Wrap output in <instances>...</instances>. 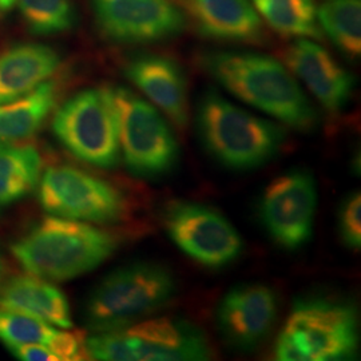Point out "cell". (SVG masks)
Instances as JSON below:
<instances>
[{"label": "cell", "instance_id": "1", "mask_svg": "<svg viewBox=\"0 0 361 361\" xmlns=\"http://www.w3.org/2000/svg\"><path fill=\"white\" fill-rule=\"evenodd\" d=\"M202 68L243 102L298 131H312L319 116L295 75L280 61L257 52L207 51Z\"/></svg>", "mask_w": 361, "mask_h": 361}, {"label": "cell", "instance_id": "2", "mask_svg": "<svg viewBox=\"0 0 361 361\" xmlns=\"http://www.w3.org/2000/svg\"><path fill=\"white\" fill-rule=\"evenodd\" d=\"M116 249V237L90 222L50 216L40 219L11 246L30 274L68 281L102 265Z\"/></svg>", "mask_w": 361, "mask_h": 361}, {"label": "cell", "instance_id": "3", "mask_svg": "<svg viewBox=\"0 0 361 361\" xmlns=\"http://www.w3.org/2000/svg\"><path fill=\"white\" fill-rule=\"evenodd\" d=\"M195 126L207 154L232 170L267 165L286 138L281 126L247 113L214 90L204 92L198 101Z\"/></svg>", "mask_w": 361, "mask_h": 361}, {"label": "cell", "instance_id": "4", "mask_svg": "<svg viewBox=\"0 0 361 361\" xmlns=\"http://www.w3.org/2000/svg\"><path fill=\"white\" fill-rule=\"evenodd\" d=\"M356 310L344 301L310 297L296 301L276 341L281 361L347 360L359 347Z\"/></svg>", "mask_w": 361, "mask_h": 361}, {"label": "cell", "instance_id": "5", "mask_svg": "<svg viewBox=\"0 0 361 361\" xmlns=\"http://www.w3.org/2000/svg\"><path fill=\"white\" fill-rule=\"evenodd\" d=\"M176 290L173 273L161 264L135 262L118 268L91 292L86 324L95 334L125 328L164 308Z\"/></svg>", "mask_w": 361, "mask_h": 361}, {"label": "cell", "instance_id": "6", "mask_svg": "<svg viewBox=\"0 0 361 361\" xmlns=\"http://www.w3.org/2000/svg\"><path fill=\"white\" fill-rule=\"evenodd\" d=\"M86 352L94 360L198 361L210 359L212 347L193 324L158 317L91 336Z\"/></svg>", "mask_w": 361, "mask_h": 361}, {"label": "cell", "instance_id": "7", "mask_svg": "<svg viewBox=\"0 0 361 361\" xmlns=\"http://www.w3.org/2000/svg\"><path fill=\"white\" fill-rule=\"evenodd\" d=\"M118 119L119 147L130 173L158 178L180 161V145L165 118L153 104L126 87L111 89Z\"/></svg>", "mask_w": 361, "mask_h": 361}, {"label": "cell", "instance_id": "8", "mask_svg": "<svg viewBox=\"0 0 361 361\" xmlns=\"http://www.w3.org/2000/svg\"><path fill=\"white\" fill-rule=\"evenodd\" d=\"M51 128L79 161L102 169L118 165L121 147L111 89L79 91L56 110Z\"/></svg>", "mask_w": 361, "mask_h": 361}, {"label": "cell", "instance_id": "9", "mask_svg": "<svg viewBox=\"0 0 361 361\" xmlns=\"http://www.w3.org/2000/svg\"><path fill=\"white\" fill-rule=\"evenodd\" d=\"M38 186L40 207L56 217L111 224L126 209L123 195L111 183L70 165L46 169Z\"/></svg>", "mask_w": 361, "mask_h": 361}, {"label": "cell", "instance_id": "10", "mask_svg": "<svg viewBox=\"0 0 361 361\" xmlns=\"http://www.w3.org/2000/svg\"><path fill=\"white\" fill-rule=\"evenodd\" d=\"M164 225L180 252L207 268L219 269L232 264L244 249L232 224L205 205L170 202L164 212Z\"/></svg>", "mask_w": 361, "mask_h": 361}, {"label": "cell", "instance_id": "11", "mask_svg": "<svg viewBox=\"0 0 361 361\" xmlns=\"http://www.w3.org/2000/svg\"><path fill=\"white\" fill-rule=\"evenodd\" d=\"M317 209V186L305 170L271 180L259 201V219L271 240L295 252L310 243Z\"/></svg>", "mask_w": 361, "mask_h": 361}, {"label": "cell", "instance_id": "12", "mask_svg": "<svg viewBox=\"0 0 361 361\" xmlns=\"http://www.w3.org/2000/svg\"><path fill=\"white\" fill-rule=\"evenodd\" d=\"M104 38L118 44H152L176 38L186 16L176 0H90Z\"/></svg>", "mask_w": 361, "mask_h": 361}, {"label": "cell", "instance_id": "13", "mask_svg": "<svg viewBox=\"0 0 361 361\" xmlns=\"http://www.w3.org/2000/svg\"><path fill=\"white\" fill-rule=\"evenodd\" d=\"M279 312V298L271 286L243 284L219 301L216 322L224 340L240 350H252L271 332Z\"/></svg>", "mask_w": 361, "mask_h": 361}, {"label": "cell", "instance_id": "14", "mask_svg": "<svg viewBox=\"0 0 361 361\" xmlns=\"http://www.w3.org/2000/svg\"><path fill=\"white\" fill-rule=\"evenodd\" d=\"M283 55L288 68L326 111L336 114L348 104L355 78L319 43L312 39H296Z\"/></svg>", "mask_w": 361, "mask_h": 361}, {"label": "cell", "instance_id": "15", "mask_svg": "<svg viewBox=\"0 0 361 361\" xmlns=\"http://www.w3.org/2000/svg\"><path fill=\"white\" fill-rule=\"evenodd\" d=\"M125 77L142 91L178 128L189 119L188 79L173 58L159 54H140L130 58L123 68Z\"/></svg>", "mask_w": 361, "mask_h": 361}, {"label": "cell", "instance_id": "16", "mask_svg": "<svg viewBox=\"0 0 361 361\" xmlns=\"http://www.w3.org/2000/svg\"><path fill=\"white\" fill-rule=\"evenodd\" d=\"M186 20L205 38L224 42H261L265 32L250 0H176Z\"/></svg>", "mask_w": 361, "mask_h": 361}, {"label": "cell", "instance_id": "17", "mask_svg": "<svg viewBox=\"0 0 361 361\" xmlns=\"http://www.w3.org/2000/svg\"><path fill=\"white\" fill-rule=\"evenodd\" d=\"M62 65L59 52L39 43L16 44L0 54V104L19 99L49 80Z\"/></svg>", "mask_w": 361, "mask_h": 361}, {"label": "cell", "instance_id": "18", "mask_svg": "<svg viewBox=\"0 0 361 361\" xmlns=\"http://www.w3.org/2000/svg\"><path fill=\"white\" fill-rule=\"evenodd\" d=\"M0 308L25 313L62 329L73 326L70 305L62 290L30 273L0 286Z\"/></svg>", "mask_w": 361, "mask_h": 361}, {"label": "cell", "instance_id": "19", "mask_svg": "<svg viewBox=\"0 0 361 361\" xmlns=\"http://www.w3.org/2000/svg\"><path fill=\"white\" fill-rule=\"evenodd\" d=\"M0 341L4 345H46L59 360H82L87 356L86 341L75 332L56 329L51 324L25 313L0 308Z\"/></svg>", "mask_w": 361, "mask_h": 361}, {"label": "cell", "instance_id": "20", "mask_svg": "<svg viewBox=\"0 0 361 361\" xmlns=\"http://www.w3.org/2000/svg\"><path fill=\"white\" fill-rule=\"evenodd\" d=\"M59 101V86L46 80L25 97L0 104V143H16L34 137Z\"/></svg>", "mask_w": 361, "mask_h": 361}, {"label": "cell", "instance_id": "21", "mask_svg": "<svg viewBox=\"0 0 361 361\" xmlns=\"http://www.w3.org/2000/svg\"><path fill=\"white\" fill-rule=\"evenodd\" d=\"M40 173L42 158L34 146L0 143V213L32 193Z\"/></svg>", "mask_w": 361, "mask_h": 361}, {"label": "cell", "instance_id": "22", "mask_svg": "<svg viewBox=\"0 0 361 361\" xmlns=\"http://www.w3.org/2000/svg\"><path fill=\"white\" fill-rule=\"evenodd\" d=\"M259 18L289 38L322 39L314 0H250Z\"/></svg>", "mask_w": 361, "mask_h": 361}, {"label": "cell", "instance_id": "23", "mask_svg": "<svg viewBox=\"0 0 361 361\" xmlns=\"http://www.w3.org/2000/svg\"><path fill=\"white\" fill-rule=\"evenodd\" d=\"M323 32L349 58L361 52V0H323L317 7Z\"/></svg>", "mask_w": 361, "mask_h": 361}, {"label": "cell", "instance_id": "24", "mask_svg": "<svg viewBox=\"0 0 361 361\" xmlns=\"http://www.w3.org/2000/svg\"><path fill=\"white\" fill-rule=\"evenodd\" d=\"M16 4L25 26L32 35H58L77 25L73 0H18Z\"/></svg>", "mask_w": 361, "mask_h": 361}, {"label": "cell", "instance_id": "25", "mask_svg": "<svg viewBox=\"0 0 361 361\" xmlns=\"http://www.w3.org/2000/svg\"><path fill=\"white\" fill-rule=\"evenodd\" d=\"M338 234L344 245L357 250L361 246L360 192L348 194L341 202L337 219Z\"/></svg>", "mask_w": 361, "mask_h": 361}, {"label": "cell", "instance_id": "26", "mask_svg": "<svg viewBox=\"0 0 361 361\" xmlns=\"http://www.w3.org/2000/svg\"><path fill=\"white\" fill-rule=\"evenodd\" d=\"M10 352L19 360L23 361H61L59 357L46 345L39 344H22V345H6Z\"/></svg>", "mask_w": 361, "mask_h": 361}, {"label": "cell", "instance_id": "27", "mask_svg": "<svg viewBox=\"0 0 361 361\" xmlns=\"http://www.w3.org/2000/svg\"><path fill=\"white\" fill-rule=\"evenodd\" d=\"M18 0H0V15H6L16 6Z\"/></svg>", "mask_w": 361, "mask_h": 361}, {"label": "cell", "instance_id": "28", "mask_svg": "<svg viewBox=\"0 0 361 361\" xmlns=\"http://www.w3.org/2000/svg\"><path fill=\"white\" fill-rule=\"evenodd\" d=\"M0 274H1V261H0Z\"/></svg>", "mask_w": 361, "mask_h": 361}]
</instances>
